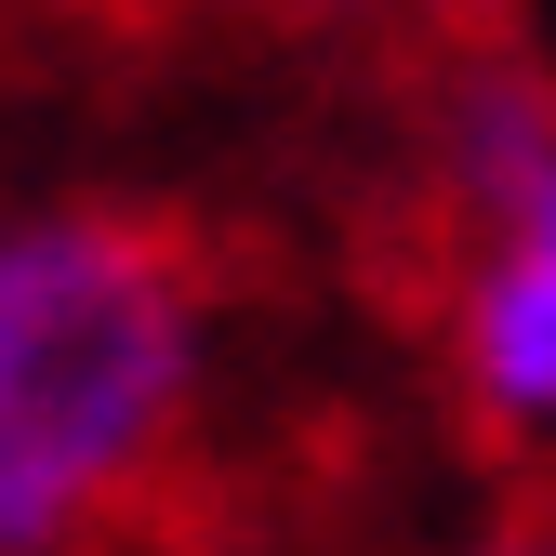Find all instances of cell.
I'll use <instances>...</instances> for the list:
<instances>
[{
    "label": "cell",
    "instance_id": "cell-1",
    "mask_svg": "<svg viewBox=\"0 0 556 556\" xmlns=\"http://www.w3.org/2000/svg\"><path fill=\"white\" fill-rule=\"evenodd\" d=\"M213 384V278L132 199L0 213V556H106Z\"/></svg>",
    "mask_w": 556,
    "mask_h": 556
},
{
    "label": "cell",
    "instance_id": "cell-2",
    "mask_svg": "<svg viewBox=\"0 0 556 556\" xmlns=\"http://www.w3.org/2000/svg\"><path fill=\"white\" fill-rule=\"evenodd\" d=\"M425 173L451 199V384L504 451L556 464V80L517 40L438 66Z\"/></svg>",
    "mask_w": 556,
    "mask_h": 556
},
{
    "label": "cell",
    "instance_id": "cell-3",
    "mask_svg": "<svg viewBox=\"0 0 556 556\" xmlns=\"http://www.w3.org/2000/svg\"><path fill=\"white\" fill-rule=\"evenodd\" d=\"M397 14H425L451 53H477V40H517V0H397Z\"/></svg>",
    "mask_w": 556,
    "mask_h": 556
},
{
    "label": "cell",
    "instance_id": "cell-4",
    "mask_svg": "<svg viewBox=\"0 0 556 556\" xmlns=\"http://www.w3.org/2000/svg\"><path fill=\"white\" fill-rule=\"evenodd\" d=\"M239 14H265V27H344V14H384V0H239Z\"/></svg>",
    "mask_w": 556,
    "mask_h": 556
},
{
    "label": "cell",
    "instance_id": "cell-5",
    "mask_svg": "<svg viewBox=\"0 0 556 556\" xmlns=\"http://www.w3.org/2000/svg\"><path fill=\"white\" fill-rule=\"evenodd\" d=\"M477 556H556V530H504V543H477Z\"/></svg>",
    "mask_w": 556,
    "mask_h": 556
}]
</instances>
